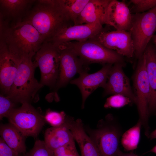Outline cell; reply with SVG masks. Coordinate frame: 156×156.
I'll return each instance as SVG.
<instances>
[{
  "mask_svg": "<svg viewBox=\"0 0 156 156\" xmlns=\"http://www.w3.org/2000/svg\"><path fill=\"white\" fill-rule=\"evenodd\" d=\"M23 21L38 31L44 42L50 40L64 27L72 25V22L58 0H36Z\"/></svg>",
  "mask_w": 156,
  "mask_h": 156,
  "instance_id": "1",
  "label": "cell"
},
{
  "mask_svg": "<svg viewBox=\"0 0 156 156\" xmlns=\"http://www.w3.org/2000/svg\"><path fill=\"white\" fill-rule=\"evenodd\" d=\"M43 42L38 31L27 22L0 23V43L21 60L26 56L35 55Z\"/></svg>",
  "mask_w": 156,
  "mask_h": 156,
  "instance_id": "2",
  "label": "cell"
},
{
  "mask_svg": "<svg viewBox=\"0 0 156 156\" xmlns=\"http://www.w3.org/2000/svg\"><path fill=\"white\" fill-rule=\"evenodd\" d=\"M33 56L24 57L20 63L13 83L7 96L15 103L36 102L38 91L44 86L34 77L37 66Z\"/></svg>",
  "mask_w": 156,
  "mask_h": 156,
  "instance_id": "3",
  "label": "cell"
},
{
  "mask_svg": "<svg viewBox=\"0 0 156 156\" xmlns=\"http://www.w3.org/2000/svg\"><path fill=\"white\" fill-rule=\"evenodd\" d=\"M85 130L97 148L100 156H117L121 127L117 120L110 114L100 120L96 128L84 127Z\"/></svg>",
  "mask_w": 156,
  "mask_h": 156,
  "instance_id": "4",
  "label": "cell"
},
{
  "mask_svg": "<svg viewBox=\"0 0 156 156\" xmlns=\"http://www.w3.org/2000/svg\"><path fill=\"white\" fill-rule=\"evenodd\" d=\"M59 45L73 50L88 66L94 63L103 65L125 64L124 57L106 48L93 38L83 41L69 42Z\"/></svg>",
  "mask_w": 156,
  "mask_h": 156,
  "instance_id": "5",
  "label": "cell"
},
{
  "mask_svg": "<svg viewBox=\"0 0 156 156\" xmlns=\"http://www.w3.org/2000/svg\"><path fill=\"white\" fill-rule=\"evenodd\" d=\"M129 31L134 44V57L138 60L156 31V6L144 12L132 14Z\"/></svg>",
  "mask_w": 156,
  "mask_h": 156,
  "instance_id": "6",
  "label": "cell"
},
{
  "mask_svg": "<svg viewBox=\"0 0 156 156\" xmlns=\"http://www.w3.org/2000/svg\"><path fill=\"white\" fill-rule=\"evenodd\" d=\"M133 79L135 104L139 116L138 120L144 129L145 135L148 137L150 133L148 120L150 116L149 104L151 90L143 54L138 60Z\"/></svg>",
  "mask_w": 156,
  "mask_h": 156,
  "instance_id": "7",
  "label": "cell"
},
{
  "mask_svg": "<svg viewBox=\"0 0 156 156\" xmlns=\"http://www.w3.org/2000/svg\"><path fill=\"white\" fill-rule=\"evenodd\" d=\"M60 50L57 46L44 41L35 55V61L41 74L40 83L44 86L55 87L59 75Z\"/></svg>",
  "mask_w": 156,
  "mask_h": 156,
  "instance_id": "8",
  "label": "cell"
},
{
  "mask_svg": "<svg viewBox=\"0 0 156 156\" xmlns=\"http://www.w3.org/2000/svg\"><path fill=\"white\" fill-rule=\"evenodd\" d=\"M7 118L10 123L26 137L37 136L46 122L44 116L27 103L14 108Z\"/></svg>",
  "mask_w": 156,
  "mask_h": 156,
  "instance_id": "9",
  "label": "cell"
},
{
  "mask_svg": "<svg viewBox=\"0 0 156 156\" xmlns=\"http://www.w3.org/2000/svg\"><path fill=\"white\" fill-rule=\"evenodd\" d=\"M57 46L60 54L59 77L55 87L56 90L70 82L77 73L89 70L88 66L73 50L62 45Z\"/></svg>",
  "mask_w": 156,
  "mask_h": 156,
  "instance_id": "10",
  "label": "cell"
},
{
  "mask_svg": "<svg viewBox=\"0 0 156 156\" xmlns=\"http://www.w3.org/2000/svg\"><path fill=\"white\" fill-rule=\"evenodd\" d=\"M93 38L124 57L130 59L134 57V44L129 31H103Z\"/></svg>",
  "mask_w": 156,
  "mask_h": 156,
  "instance_id": "11",
  "label": "cell"
},
{
  "mask_svg": "<svg viewBox=\"0 0 156 156\" xmlns=\"http://www.w3.org/2000/svg\"><path fill=\"white\" fill-rule=\"evenodd\" d=\"M103 31V25L99 23L73 25L63 28L47 41L56 46L73 40L83 41L93 38Z\"/></svg>",
  "mask_w": 156,
  "mask_h": 156,
  "instance_id": "12",
  "label": "cell"
},
{
  "mask_svg": "<svg viewBox=\"0 0 156 156\" xmlns=\"http://www.w3.org/2000/svg\"><path fill=\"white\" fill-rule=\"evenodd\" d=\"M113 65L104 64L100 70L92 74H89L86 71L82 72L79 74L78 78L70 81V83L77 86L80 91L82 99V109L84 107L87 99L95 90L100 87L103 88Z\"/></svg>",
  "mask_w": 156,
  "mask_h": 156,
  "instance_id": "13",
  "label": "cell"
},
{
  "mask_svg": "<svg viewBox=\"0 0 156 156\" xmlns=\"http://www.w3.org/2000/svg\"><path fill=\"white\" fill-rule=\"evenodd\" d=\"M125 65L116 63L112 65L103 88V95L122 94L129 98L135 104V99L129 80L123 70Z\"/></svg>",
  "mask_w": 156,
  "mask_h": 156,
  "instance_id": "14",
  "label": "cell"
},
{
  "mask_svg": "<svg viewBox=\"0 0 156 156\" xmlns=\"http://www.w3.org/2000/svg\"><path fill=\"white\" fill-rule=\"evenodd\" d=\"M22 60L12 55L3 44L0 43V86L1 94L5 96L8 94Z\"/></svg>",
  "mask_w": 156,
  "mask_h": 156,
  "instance_id": "15",
  "label": "cell"
},
{
  "mask_svg": "<svg viewBox=\"0 0 156 156\" xmlns=\"http://www.w3.org/2000/svg\"><path fill=\"white\" fill-rule=\"evenodd\" d=\"M36 1L0 0V23L9 24L22 21Z\"/></svg>",
  "mask_w": 156,
  "mask_h": 156,
  "instance_id": "16",
  "label": "cell"
},
{
  "mask_svg": "<svg viewBox=\"0 0 156 156\" xmlns=\"http://www.w3.org/2000/svg\"><path fill=\"white\" fill-rule=\"evenodd\" d=\"M132 14L124 1L111 0L108 5L105 24L112 26L116 30L130 31Z\"/></svg>",
  "mask_w": 156,
  "mask_h": 156,
  "instance_id": "17",
  "label": "cell"
},
{
  "mask_svg": "<svg viewBox=\"0 0 156 156\" xmlns=\"http://www.w3.org/2000/svg\"><path fill=\"white\" fill-rule=\"evenodd\" d=\"M65 123L80 148L81 156H100L97 148L86 131L82 120L67 116Z\"/></svg>",
  "mask_w": 156,
  "mask_h": 156,
  "instance_id": "18",
  "label": "cell"
},
{
  "mask_svg": "<svg viewBox=\"0 0 156 156\" xmlns=\"http://www.w3.org/2000/svg\"><path fill=\"white\" fill-rule=\"evenodd\" d=\"M111 0H90L79 15L75 25L100 23L105 24L108 5Z\"/></svg>",
  "mask_w": 156,
  "mask_h": 156,
  "instance_id": "19",
  "label": "cell"
},
{
  "mask_svg": "<svg viewBox=\"0 0 156 156\" xmlns=\"http://www.w3.org/2000/svg\"><path fill=\"white\" fill-rule=\"evenodd\" d=\"M149 83L151 94L149 104L150 116L156 115V51L153 44L150 42L143 54Z\"/></svg>",
  "mask_w": 156,
  "mask_h": 156,
  "instance_id": "20",
  "label": "cell"
},
{
  "mask_svg": "<svg viewBox=\"0 0 156 156\" xmlns=\"http://www.w3.org/2000/svg\"><path fill=\"white\" fill-rule=\"evenodd\" d=\"M74 141L73 135L65 122L60 126L47 129L45 132L44 141L47 147L53 152Z\"/></svg>",
  "mask_w": 156,
  "mask_h": 156,
  "instance_id": "21",
  "label": "cell"
},
{
  "mask_svg": "<svg viewBox=\"0 0 156 156\" xmlns=\"http://www.w3.org/2000/svg\"><path fill=\"white\" fill-rule=\"evenodd\" d=\"M1 138L11 148L18 153H26L25 139L26 137L11 124L1 125Z\"/></svg>",
  "mask_w": 156,
  "mask_h": 156,
  "instance_id": "22",
  "label": "cell"
},
{
  "mask_svg": "<svg viewBox=\"0 0 156 156\" xmlns=\"http://www.w3.org/2000/svg\"><path fill=\"white\" fill-rule=\"evenodd\" d=\"M70 20L75 25L79 15L90 0H58Z\"/></svg>",
  "mask_w": 156,
  "mask_h": 156,
  "instance_id": "23",
  "label": "cell"
},
{
  "mask_svg": "<svg viewBox=\"0 0 156 156\" xmlns=\"http://www.w3.org/2000/svg\"><path fill=\"white\" fill-rule=\"evenodd\" d=\"M142 124L138 120L135 125L126 131L122 135L121 143L127 151L136 149L139 143Z\"/></svg>",
  "mask_w": 156,
  "mask_h": 156,
  "instance_id": "24",
  "label": "cell"
},
{
  "mask_svg": "<svg viewBox=\"0 0 156 156\" xmlns=\"http://www.w3.org/2000/svg\"><path fill=\"white\" fill-rule=\"evenodd\" d=\"M67 116L64 111L60 112L47 110L44 117L46 121L53 127H57L63 125L66 120Z\"/></svg>",
  "mask_w": 156,
  "mask_h": 156,
  "instance_id": "25",
  "label": "cell"
},
{
  "mask_svg": "<svg viewBox=\"0 0 156 156\" xmlns=\"http://www.w3.org/2000/svg\"><path fill=\"white\" fill-rule=\"evenodd\" d=\"M129 3L132 5V14L144 12L156 6V0H131Z\"/></svg>",
  "mask_w": 156,
  "mask_h": 156,
  "instance_id": "26",
  "label": "cell"
},
{
  "mask_svg": "<svg viewBox=\"0 0 156 156\" xmlns=\"http://www.w3.org/2000/svg\"><path fill=\"white\" fill-rule=\"evenodd\" d=\"M132 103L129 97L122 94H116L107 99L104 107L106 108H119Z\"/></svg>",
  "mask_w": 156,
  "mask_h": 156,
  "instance_id": "27",
  "label": "cell"
},
{
  "mask_svg": "<svg viewBox=\"0 0 156 156\" xmlns=\"http://www.w3.org/2000/svg\"><path fill=\"white\" fill-rule=\"evenodd\" d=\"M24 156H54V152L46 146L44 141L38 140L32 148Z\"/></svg>",
  "mask_w": 156,
  "mask_h": 156,
  "instance_id": "28",
  "label": "cell"
},
{
  "mask_svg": "<svg viewBox=\"0 0 156 156\" xmlns=\"http://www.w3.org/2000/svg\"><path fill=\"white\" fill-rule=\"evenodd\" d=\"M15 103L7 96L0 95V119L7 118L15 108Z\"/></svg>",
  "mask_w": 156,
  "mask_h": 156,
  "instance_id": "29",
  "label": "cell"
},
{
  "mask_svg": "<svg viewBox=\"0 0 156 156\" xmlns=\"http://www.w3.org/2000/svg\"><path fill=\"white\" fill-rule=\"evenodd\" d=\"M54 154V156H81L77 150L75 142L56 149Z\"/></svg>",
  "mask_w": 156,
  "mask_h": 156,
  "instance_id": "30",
  "label": "cell"
},
{
  "mask_svg": "<svg viewBox=\"0 0 156 156\" xmlns=\"http://www.w3.org/2000/svg\"><path fill=\"white\" fill-rule=\"evenodd\" d=\"M17 152L10 147L1 138H0V156H18Z\"/></svg>",
  "mask_w": 156,
  "mask_h": 156,
  "instance_id": "31",
  "label": "cell"
},
{
  "mask_svg": "<svg viewBox=\"0 0 156 156\" xmlns=\"http://www.w3.org/2000/svg\"><path fill=\"white\" fill-rule=\"evenodd\" d=\"M117 156H138V155L132 152L130 153H124L121 151L119 152Z\"/></svg>",
  "mask_w": 156,
  "mask_h": 156,
  "instance_id": "32",
  "label": "cell"
},
{
  "mask_svg": "<svg viewBox=\"0 0 156 156\" xmlns=\"http://www.w3.org/2000/svg\"><path fill=\"white\" fill-rule=\"evenodd\" d=\"M148 138L152 140L156 138V129L150 133Z\"/></svg>",
  "mask_w": 156,
  "mask_h": 156,
  "instance_id": "33",
  "label": "cell"
},
{
  "mask_svg": "<svg viewBox=\"0 0 156 156\" xmlns=\"http://www.w3.org/2000/svg\"><path fill=\"white\" fill-rule=\"evenodd\" d=\"M152 39L156 51V34L154 35Z\"/></svg>",
  "mask_w": 156,
  "mask_h": 156,
  "instance_id": "34",
  "label": "cell"
},
{
  "mask_svg": "<svg viewBox=\"0 0 156 156\" xmlns=\"http://www.w3.org/2000/svg\"><path fill=\"white\" fill-rule=\"evenodd\" d=\"M148 152H152L156 154V145L152 149L149 151Z\"/></svg>",
  "mask_w": 156,
  "mask_h": 156,
  "instance_id": "35",
  "label": "cell"
}]
</instances>
